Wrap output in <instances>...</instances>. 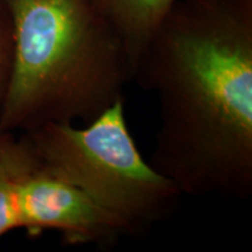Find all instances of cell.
Instances as JSON below:
<instances>
[{"mask_svg": "<svg viewBox=\"0 0 252 252\" xmlns=\"http://www.w3.org/2000/svg\"><path fill=\"white\" fill-rule=\"evenodd\" d=\"M134 81L159 103L151 166L182 196L250 197L251 0H178Z\"/></svg>", "mask_w": 252, "mask_h": 252, "instance_id": "6da1fadb", "label": "cell"}, {"mask_svg": "<svg viewBox=\"0 0 252 252\" xmlns=\"http://www.w3.org/2000/svg\"><path fill=\"white\" fill-rule=\"evenodd\" d=\"M13 36L0 133L86 125L118 102L134 65L94 0H1Z\"/></svg>", "mask_w": 252, "mask_h": 252, "instance_id": "7a4b0ae2", "label": "cell"}, {"mask_svg": "<svg viewBox=\"0 0 252 252\" xmlns=\"http://www.w3.org/2000/svg\"><path fill=\"white\" fill-rule=\"evenodd\" d=\"M23 134L43 166L117 220L126 236H144L165 222L184 197L141 156L125 102L86 125L46 123Z\"/></svg>", "mask_w": 252, "mask_h": 252, "instance_id": "3957f363", "label": "cell"}, {"mask_svg": "<svg viewBox=\"0 0 252 252\" xmlns=\"http://www.w3.org/2000/svg\"><path fill=\"white\" fill-rule=\"evenodd\" d=\"M20 228L31 232L55 230L65 243L109 248L125 230L81 189L37 161L18 181Z\"/></svg>", "mask_w": 252, "mask_h": 252, "instance_id": "277c9868", "label": "cell"}, {"mask_svg": "<svg viewBox=\"0 0 252 252\" xmlns=\"http://www.w3.org/2000/svg\"><path fill=\"white\" fill-rule=\"evenodd\" d=\"M108 19L131 56L134 65L178 0H94Z\"/></svg>", "mask_w": 252, "mask_h": 252, "instance_id": "5b68a950", "label": "cell"}, {"mask_svg": "<svg viewBox=\"0 0 252 252\" xmlns=\"http://www.w3.org/2000/svg\"><path fill=\"white\" fill-rule=\"evenodd\" d=\"M36 160V154L24 134L20 139H15L12 133L6 134L0 149V238L20 228L18 181Z\"/></svg>", "mask_w": 252, "mask_h": 252, "instance_id": "8992f818", "label": "cell"}, {"mask_svg": "<svg viewBox=\"0 0 252 252\" xmlns=\"http://www.w3.org/2000/svg\"><path fill=\"white\" fill-rule=\"evenodd\" d=\"M13 61V36L9 17L0 0V110L9 83Z\"/></svg>", "mask_w": 252, "mask_h": 252, "instance_id": "52a82bcc", "label": "cell"}, {"mask_svg": "<svg viewBox=\"0 0 252 252\" xmlns=\"http://www.w3.org/2000/svg\"><path fill=\"white\" fill-rule=\"evenodd\" d=\"M6 134H7V133H0V149H1L2 143H4V140H5V138H6Z\"/></svg>", "mask_w": 252, "mask_h": 252, "instance_id": "ba28073f", "label": "cell"}]
</instances>
